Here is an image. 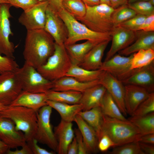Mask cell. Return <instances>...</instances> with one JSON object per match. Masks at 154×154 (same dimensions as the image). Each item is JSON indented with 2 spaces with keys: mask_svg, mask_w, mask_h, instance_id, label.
I'll return each mask as SVG.
<instances>
[{
  "mask_svg": "<svg viewBox=\"0 0 154 154\" xmlns=\"http://www.w3.org/2000/svg\"><path fill=\"white\" fill-rule=\"evenodd\" d=\"M47 100L45 93H35L22 90L9 106L25 107L37 112L41 108L47 105Z\"/></svg>",
  "mask_w": 154,
  "mask_h": 154,
  "instance_id": "ffe728a7",
  "label": "cell"
},
{
  "mask_svg": "<svg viewBox=\"0 0 154 154\" xmlns=\"http://www.w3.org/2000/svg\"><path fill=\"white\" fill-rule=\"evenodd\" d=\"M128 6L133 10L137 14L146 16L154 14V6L148 1H139L128 3Z\"/></svg>",
  "mask_w": 154,
  "mask_h": 154,
  "instance_id": "74e56055",
  "label": "cell"
},
{
  "mask_svg": "<svg viewBox=\"0 0 154 154\" xmlns=\"http://www.w3.org/2000/svg\"><path fill=\"white\" fill-rule=\"evenodd\" d=\"M110 154H145L141 149L138 142L127 143L116 147L112 151L109 152Z\"/></svg>",
  "mask_w": 154,
  "mask_h": 154,
  "instance_id": "8d00e7d4",
  "label": "cell"
},
{
  "mask_svg": "<svg viewBox=\"0 0 154 154\" xmlns=\"http://www.w3.org/2000/svg\"><path fill=\"white\" fill-rule=\"evenodd\" d=\"M74 131L78 146V154H88L82 134L79 129L76 128Z\"/></svg>",
  "mask_w": 154,
  "mask_h": 154,
  "instance_id": "f6af8a7d",
  "label": "cell"
},
{
  "mask_svg": "<svg viewBox=\"0 0 154 154\" xmlns=\"http://www.w3.org/2000/svg\"><path fill=\"white\" fill-rule=\"evenodd\" d=\"M85 5L92 6L100 4V0H82Z\"/></svg>",
  "mask_w": 154,
  "mask_h": 154,
  "instance_id": "db71d44e",
  "label": "cell"
},
{
  "mask_svg": "<svg viewBox=\"0 0 154 154\" xmlns=\"http://www.w3.org/2000/svg\"><path fill=\"white\" fill-rule=\"evenodd\" d=\"M149 0H131L128 3H133L134 2H135L136 1H148Z\"/></svg>",
  "mask_w": 154,
  "mask_h": 154,
  "instance_id": "6f0895ef",
  "label": "cell"
},
{
  "mask_svg": "<svg viewBox=\"0 0 154 154\" xmlns=\"http://www.w3.org/2000/svg\"><path fill=\"white\" fill-rule=\"evenodd\" d=\"M52 108L48 105L41 108L37 112V127L34 137L38 142L56 151L58 143L50 123Z\"/></svg>",
  "mask_w": 154,
  "mask_h": 154,
  "instance_id": "ba28073f",
  "label": "cell"
},
{
  "mask_svg": "<svg viewBox=\"0 0 154 154\" xmlns=\"http://www.w3.org/2000/svg\"><path fill=\"white\" fill-rule=\"evenodd\" d=\"M147 17L137 14L131 18L122 23L117 26L132 31H137L143 24Z\"/></svg>",
  "mask_w": 154,
  "mask_h": 154,
  "instance_id": "f35d334b",
  "label": "cell"
},
{
  "mask_svg": "<svg viewBox=\"0 0 154 154\" xmlns=\"http://www.w3.org/2000/svg\"><path fill=\"white\" fill-rule=\"evenodd\" d=\"M136 39L129 46L118 52L123 56L131 55L141 50H154V31H135Z\"/></svg>",
  "mask_w": 154,
  "mask_h": 154,
  "instance_id": "44dd1931",
  "label": "cell"
},
{
  "mask_svg": "<svg viewBox=\"0 0 154 154\" xmlns=\"http://www.w3.org/2000/svg\"><path fill=\"white\" fill-rule=\"evenodd\" d=\"M55 46L54 39L44 29L27 31L23 52L25 62L37 69L52 55Z\"/></svg>",
  "mask_w": 154,
  "mask_h": 154,
  "instance_id": "6da1fadb",
  "label": "cell"
},
{
  "mask_svg": "<svg viewBox=\"0 0 154 154\" xmlns=\"http://www.w3.org/2000/svg\"><path fill=\"white\" fill-rule=\"evenodd\" d=\"M154 112V93H151L149 96L139 106L131 116V118L140 117Z\"/></svg>",
  "mask_w": 154,
  "mask_h": 154,
  "instance_id": "d590c367",
  "label": "cell"
},
{
  "mask_svg": "<svg viewBox=\"0 0 154 154\" xmlns=\"http://www.w3.org/2000/svg\"><path fill=\"white\" fill-rule=\"evenodd\" d=\"M145 31H154V14L147 16L138 29Z\"/></svg>",
  "mask_w": 154,
  "mask_h": 154,
  "instance_id": "ee69618b",
  "label": "cell"
},
{
  "mask_svg": "<svg viewBox=\"0 0 154 154\" xmlns=\"http://www.w3.org/2000/svg\"><path fill=\"white\" fill-rule=\"evenodd\" d=\"M37 112L25 107L8 106L0 112V116L12 121L16 130L23 133L27 142L34 138L37 127Z\"/></svg>",
  "mask_w": 154,
  "mask_h": 154,
  "instance_id": "277c9868",
  "label": "cell"
},
{
  "mask_svg": "<svg viewBox=\"0 0 154 154\" xmlns=\"http://www.w3.org/2000/svg\"><path fill=\"white\" fill-rule=\"evenodd\" d=\"M138 129L142 135L154 133V112L128 120Z\"/></svg>",
  "mask_w": 154,
  "mask_h": 154,
  "instance_id": "1f68e13d",
  "label": "cell"
},
{
  "mask_svg": "<svg viewBox=\"0 0 154 154\" xmlns=\"http://www.w3.org/2000/svg\"><path fill=\"white\" fill-rule=\"evenodd\" d=\"M151 5L154 6V0H149L148 1Z\"/></svg>",
  "mask_w": 154,
  "mask_h": 154,
  "instance_id": "680465c9",
  "label": "cell"
},
{
  "mask_svg": "<svg viewBox=\"0 0 154 154\" xmlns=\"http://www.w3.org/2000/svg\"><path fill=\"white\" fill-rule=\"evenodd\" d=\"M99 83L105 88L110 94L123 115L126 116L127 113L124 102L125 86L123 83L104 71L99 79Z\"/></svg>",
  "mask_w": 154,
  "mask_h": 154,
  "instance_id": "5bb4252c",
  "label": "cell"
},
{
  "mask_svg": "<svg viewBox=\"0 0 154 154\" xmlns=\"http://www.w3.org/2000/svg\"><path fill=\"white\" fill-rule=\"evenodd\" d=\"M78 114L95 130L98 139L101 131L103 115L101 107H96L86 111H82Z\"/></svg>",
  "mask_w": 154,
  "mask_h": 154,
  "instance_id": "f1b7e54d",
  "label": "cell"
},
{
  "mask_svg": "<svg viewBox=\"0 0 154 154\" xmlns=\"http://www.w3.org/2000/svg\"><path fill=\"white\" fill-rule=\"evenodd\" d=\"M22 148L19 149L17 148L14 151L9 149L7 152V154H33L27 143L22 147Z\"/></svg>",
  "mask_w": 154,
  "mask_h": 154,
  "instance_id": "bcb514c9",
  "label": "cell"
},
{
  "mask_svg": "<svg viewBox=\"0 0 154 154\" xmlns=\"http://www.w3.org/2000/svg\"><path fill=\"white\" fill-rule=\"evenodd\" d=\"M122 82L137 85L146 89L150 93L154 91V61L142 67L133 69Z\"/></svg>",
  "mask_w": 154,
  "mask_h": 154,
  "instance_id": "2e32d148",
  "label": "cell"
},
{
  "mask_svg": "<svg viewBox=\"0 0 154 154\" xmlns=\"http://www.w3.org/2000/svg\"><path fill=\"white\" fill-rule=\"evenodd\" d=\"M38 1L39 2H41L46 1H48V0H38Z\"/></svg>",
  "mask_w": 154,
  "mask_h": 154,
  "instance_id": "94428289",
  "label": "cell"
},
{
  "mask_svg": "<svg viewBox=\"0 0 154 154\" xmlns=\"http://www.w3.org/2000/svg\"><path fill=\"white\" fill-rule=\"evenodd\" d=\"M67 154H78V146L75 137L68 146Z\"/></svg>",
  "mask_w": 154,
  "mask_h": 154,
  "instance_id": "681fc988",
  "label": "cell"
},
{
  "mask_svg": "<svg viewBox=\"0 0 154 154\" xmlns=\"http://www.w3.org/2000/svg\"><path fill=\"white\" fill-rule=\"evenodd\" d=\"M7 106L0 103V112L6 108Z\"/></svg>",
  "mask_w": 154,
  "mask_h": 154,
  "instance_id": "9f6ffc18",
  "label": "cell"
},
{
  "mask_svg": "<svg viewBox=\"0 0 154 154\" xmlns=\"http://www.w3.org/2000/svg\"><path fill=\"white\" fill-rule=\"evenodd\" d=\"M106 91L105 88L100 84L86 90L82 93L79 102V104L82 106V111H86L96 107L101 106Z\"/></svg>",
  "mask_w": 154,
  "mask_h": 154,
  "instance_id": "603a6c76",
  "label": "cell"
},
{
  "mask_svg": "<svg viewBox=\"0 0 154 154\" xmlns=\"http://www.w3.org/2000/svg\"><path fill=\"white\" fill-rule=\"evenodd\" d=\"M131 0H128V3H129L130 1Z\"/></svg>",
  "mask_w": 154,
  "mask_h": 154,
  "instance_id": "6125c7cd",
  "label": "cell"
},
{
  "mask_svg": "<svg viewBox=\"0 0 154 154\" xmlns=\"http://www.w3.org/2000/svg\"><path fill=\"white\" fill-rule=\"evenodd\" d=\"M103 72L100 69L89 70L72 64L66 76L73 77L80 82H88L99 80Z\"/></svg>",
  "mask_w": 154,
  "mask_h": 154,
  "instance_id": "83f0119b",
  "label": "cell"
},
{
  "mask_svg": "<svg viewBox=\"0 0 154 154\" xmlns=\"http://www.w3.org/2000/svg\"><path fill=\"white\" fill-rule=\"evenodd\" d=\"M124 102L127 114L131 116L139 106L149 96L146 89L133 84H125Z\"/></svg>",
  "mask_w": 154,
  "mask_h": 154,
  "instance_id": "ac0fdd59",
  "label": "cell"
},
{
  "mask_svg": "<svg viewBox=\"0 0 154 154\" xmlns=\"http://www.w3.org/2000/svg\"><path fill=\"white\" fill-rule=\"evenodd\" d=\"M100 4H105L111 6L110 0H100Z\"/></svg>",
  "mask_w": 154,
  "mask_h": 154,
  "instance_id": "11a10c76",
  "label": "cell"
},
{
  "mask_svg": "<svg viewBox=\"0 0 154 154\" xmlns=\"http://www.w3.org/2000/svg\"><path fill=\"white\" fill-rule=\"evenodd\" d=\"M48 1L49 5L52 9L57 13L63 8L62 0H48Z\"/></svg>",
  "mask_w": 154,
  "mask_h": 154,
  "instance_id": "c3c4849f",
  "label": "cell"
},
{
  "mask_svg": "<svg viewBox=\"0 0 154 154\" xmlns=\"http://www.w3.org/2000/svg\"><path fill=\"white\" fill-rule=\"evenodd\" d=\"M12 6L25 10L39 1L38 0H6Z\"/></svg>",
  "mask_w": 154,
  "mask_h": 154,
  "instance_id": "b9f144b4",
  "label": "cell"
},
{
  "mask_svg": "<svg viewBox=\"0 0 154 154\" xmlns=\"http://www.w3.org/2000/svg\"><path fill=\"white\" fill-rule=\"evenodd\" d=\"M97 44L92 41L87 40L80 44L75 43L64 45L72 64L79 65L88 53Z\"/></svg>",
  "mask_w": 154,
  "mask_h": 154,
  "instance_id": "484cf974",
  "label": "cell"
},
{
  "mask_svg": "<svg viewBox=\"0 0 154 154\" xmlns=\"http://www.w3.org/2000/svg\"><path fill=\"white\" fill-rule=\"evenodd\" d=\"M37 141L35 138L27 142L33 154H54L55 152L49 151L40 147L38 144Z\"/></svg>",
  "mask_w": 154,
  "mask_h": 154,
  "instance_id": "7bdbcfd3",
  "label": "cell"
},
{
  "mask_svg": "<svg viewBox=\"0 0 154 154\" xmlns=\"http://www.w3.org/2000/svg\"><path fill=\"white\" fill-rule=\"evenodd\" d=\"M110 42L107 41L96 45L86 54L79 66L89 70L99 69L103 62L104 51Z\"/></svg>",
  "mask_w": 154,
  "mask_h": 154,
  "instance_id": "cb8c5ba5",
  "label": "cell"
},
{
  "mask_svg": "<svg viewBox=\"0 0 154 154\" xmlns=\"http://www.w3.org/2000/svg\"><path fill=\"white\" fill-rule=\"evenodd\" d=\"M44 29L53 38L57 44H64L68 31L64 21L56 12L48 5L46 11V19Z\"/></svg>",
  "mask_w": 154,
  "mask_h": 154,
  "instance_id": "4fadbf2b",
  "label": "cell"
},
{
  "mask_svg": "<svg viewBox=\"0 0 154 154\" xmlns=\"http://www.w3.org/2000/svg\"><path fill=\"white\" fill-rule=\"evenodd\" d=\"M154 61V50H141L133 54L131 69L140 68Z\"/></svg>",
  "mask_w": 154,
  "mask_h": 154,
  "instance_id": "d6a6232c",
  "label": "cell"
},
{
  "mask_svg": "<svg viewBox=\"0 0 154 154\" xmlns=\"http://www.w3.org/2000/svg\"><path fill=\"white\" fill-rule=\"evenodd\" d=\"M116 147V144L107 135H103L98 140V148L101 152H105L110 148Z\"/></svg>",
  "mask_w": 154,
  "mask_h": 154,
  "instance_id": "60d3db41",
  "label": "cell"
},
{
  "mask_svg": "<svg viewBox=\"0 0 154 154\" xmlns=\"http://www.w3.org/2000/svg\"><path fill=\"white\" fill-rule=\"evenodd\" d=\"M112 43L107 53L105 61L112 58L119 51L131 44L136 39L135 31L117 26L114 27L111 33Z\"/></svg>",
  "mask_w": 154,
  "mask_h": 154,
  "instance_id": "e0dca14e",
  "label": "cell"
},
{
  "mask_svg": "<svg viewBox=\"0 0 154 154\" xmlns=\"http://www.w3.org/2000/svg\"><path fill=\"white\" fill-rule=\"evenodd\" d=\"M138 142L154 145V133L142 135L139 138Z\"/></svg>",
  "mask_w": 154,
  "mask_h": 154,
  "instance_id": "f907efd6",
  "label": "cell"
},
{
  "mask_svg": "<svg viewBox=\"0 0 154 154\" xmlns=\"http://www.w3.org/2000/svg\"><path fill=\"white\" fill-rule=\"evenodd\" d=\"M9 149H11L8 146L0 139V154H7Z\"/></svg>",
  "mask_w": 154,
  "mask_h": 154,
  "instance_id": "f5cc1de1",
  "label": "cell"
},
{
  "mask_svg": "<svg viewBox=\"0 0 154 154\" xmlns=\"http://www.w3.org/2000/svg\"><path fill=\"white\" fill-rule=\"evenodd\" d=\"M133 54L128 57L115 54L109 59L104 61L99 69L108 72L122 82L131 74Z\"/></svg>",
  "mask_w": 154,
  "mask_h": 154,
  "instance_id": "7c38bea8",
  "label": "cell"
},
{
  "mask_svg": "<svg viewBox=\"0 0 154 154\" xmlns=\"http://www.w3.org/2000/svg\"><path fill=\"white\" fill-rule=\"evenodd\" d=\"M72 64L64 44L55 43L54 53L43 64L37 69L44 78L54 82L66 76Z\"/></svg>",
  "mask_w": 154,
  "mask_h": 154,
  "instance_id": "8992f818",
  "label": "cell"
},
{
  "mask_svg": "<svg viewBox=\"0 0 154 154\" xmlns=\"http://www.w3.org/2000/svg\"><path fill=\"white\" fill-rule=\"evenodd\" d=\"M46 102L47 105L58 113L61 119L67 121H74L76 116L83 109L82 106L80 104H70L49 100Z\"/></svg>",
  "mask_w": 154,
  "mask_h": 154,
  "instance_id": "4316f807",
  "label": "cell"
},
{
  "mask_svg": "<svg viewBox=\"0 0 154 154\" xmlns=\"http://www.w3.org/2000/svg\"><path fill=\"white\" fill-rule=\"evenodd\" d=\"M99 84V80L83 82L73 77L65 76L54 82V86L51 90L58 91H73L82 93L89 88Z\"/></svg>",
  "mask_w": 154,
  "mask_h": 154,
  "instance_id": "7402d4cb",
  "label": "cell"
},
{
  "mask_svg": "<svg viewBox=\"0 0 154 154\" xmlns=\"http://www.w3.org/2000/svg\"><path fill=\"white\" fill-rule=\"evenodd\" d=\"M139 146L145 154H154V145L138 142Z\"/></svg>",
  "mask_w": 154,
  "mask_h": 154,
  "instance_id": "7dc6e473",
  "label": "cell"
},
{
  "mask_svg": "<svg viewBox=\"0 0 154 154\" xmlns=\"http://www.w3.org/2000/svg\"><path fill=\"white\" fill-rule=\"evenodd\" d=\"M72 122L62 119L54 129V133L58 143L56 151L58 154H67L68 146L74 137Z\"/></svg>",
  "mask_w": 154,
  "mask_h": 154,
  "instance_id": "d6986e66",
  "label": "cell"
},
{
  "mask_svg": "<svg viewBox=\"0 0 154 154\" xmlns=\"http://www.w3.org/2000/svg\"><path fill=\"white\" fill-rule=\"evenodd\" d=\"M74 121L82 134L88 154L96 153L98 149V139L95 130L78 114Z\"/></svg>",
  "mask_w": 154,
  "mask_h": 154,
  "instance_id": "d4e9b609",
  "label": "cell"
},
{
  "mask_svg": "<svg viewBox=\"0 0 154 154\" xmlns=\"http://www.w3.org/2000/svg\"><path fill=\"white\" fill-rule=\"evenodd\" d=\"M0 139L10 149L22 147L27 143L24 133L16 130L13 122L0 116Z\"/></svg>",
  "mask_w": 154,
  "mask_h": 154,
  "instance_id": "9a60e30c",
  "label": "cell"
},
{
  "mask_svg": "<svg viewBox=\"0 0 154 154\" xmlns=\"http://www.w3.org/2000/svg\"><path fill=\"white\" fill-rule=\"evenodd\" d=\"M11 6L9 3L0 4V53L14 58V46L9 38V36L13 35L9 20L11 17L10 9Z\"/></svg>",
  "mask_w": 154,
  "mask_h": 154,
  "instance_id": "30bf717a",
  "label": "cell"
},
{
  "mask_svg": "<svg viewBox=\"0 0 154 154\" xmlns=\"http://www.w3.org/2000/svg\"><path fill=\"white\" fill-rule=\"evenodd\" d=\"M85 5V15L76 19L94 31L111 33L114 28L112 15L115 9L105 4L92 6Z\"/></svg>",
  "mask_w": 154,
  "mask_h": 154,
  "instance_id": "5b68a950",
  "label": "cell"
},
{
  "mask_svg": "<svg viewBox=\"0 0 154 154\" xmlns=\"http://www.w3.org/2000/svg\"><path fill=\"white\" fill-rule=\"evenodd\" d=\"M103 134L108 135L116 147L138 142L142 136L138 129L129 120L111 117L103 114L101 131L98 140Z\"/></svg>",
  "mask_w": 154,
  "mask_h": 154,
  "instance_id": "7a4b0ae2",
  "label": "cell"
},
{
  "mask_svg": "<svg viewBox=\"0 0 154 154\" xmlns=\"http://www.w3.org/2000/svg\"><path fill=\"white\" fill-rule=\"evenodd\" d=\"M110 1L111 6L114 9L128 3V0H110Z\"/></svg>",
  "mask_w": 154,
  "mask_h": 154,
  "instance_id": "816d5d0a",
  "label": "cell"
},
{
  "mask_svg": "<svg viewBox=\"0 0 154 154\" xmlns=\"http://www.w3.org/2000/svg\"><path fill=\"white\" fill-rule=\"evenodd\" d=\"M19 67L13 58L2 56L0 53V74L6 71L14 72Z\"/></svg>",
  "mask_w": 154,
  "mask_h": 154,
  "instance_id": "ab89813d",
  "label": "cell"
},
{
  "mask_svg": "<svg viewBox=\"0 0 154 154\" xmlns=\"http://www.w3.org/2000/svg\"><path fill=\"white\" fill-rule=\"evenodd\" d=\"M23 91L32 93H46L53 88L54 82L49 81L42 75L33 66L25 62L21 67L14 72Z\"/></svg>",
  "mask_w": 154,
  "mask_h": 154,
  "instance_id": "52a82bcc",
  "label": "cell"
},
{
  "mask_svg": "<svg viewBox=\"0 0 154 154\" xmlns=\"http://www.w3.org/2000/svg\"><path fill=\"white\" fill-rule=\"evenodd\" d=\"M58 13L65 23L68 31L64 45L73 44L83 40H90L97 44L111 40V33H99L92 30L63 8Z\"/></svg>",
  "mask_w": 154,
  "mask_h": 154,
  "instance_id": "3957f363",
  "label": "cell"
},
{
  "mask_svg": "<svg viewBox=\"0 0 154 154\" xmlns=\"http://www.w3.org/2000/svg\"><path fill=\"white\" fill-rule=\"evenodd\" d=\"M137 14L133 10L128 6L127 5H123L115 9L112 15L114 27L118 26Z\"/></svg>",
  "mask_w": 154,
  "mask_h": 154,
  "instance_id": "e575fe53",
  "label": "cell"
},
{
  "mask_svg": "<svg viewBox=\"0 0 154 154\" xmlns=\"http://www.w3.org/2000/svg\"><path fill=\"white\" fill-rule=\"evenodd\" d=\"M22 90L14 72L6 71L0 74V103L10 106Z\"/></svg>",
  "mask_w": 154,
  "mask_h": 154,
  "instance_id": "8fae6325",
  "label": "cell"
},
{
  "mask_svg": "<svg viewBox=\"0 0 154 154\" xmlns=\"http://www.w3.org/2000/svg\"><path fill=\"white\" fill-rule=\"evenodd\" d=\"M62 3L63 8L76 19L86 13V5L82 0H62Z\"/></svg>",
  "mask_w": 154,
  "mask_h": 154,
  "instance_id": "836d02e7",
  "label": "cell"
},
{
  "mask_svg": "<svg viewBox=\"0 0 154 154\" xmlns=\"http://www.w3.org/2000/svg\"><path fill=\"white\" fill-rule=\"evenodd\" d=\"M48 1L38 2L23 11L18 19L19 22L27 31L44 29L46 19Z\"/></svg>",
  "mask_w": 154,
  "mask_h": 154,
  "instance_id": "9c48e42d",
  "label": "cell"
},
{
  "mask_svg": "<svg viewBox=\"0 0 154 154\" xmlns=\"http://www.w3.org/2000/svg\"><path fill=\"white\" fill-rule=\"evenodd\" d=\"M47 100L70 104H79L82 93L73 91H58L50 90L45 93Z\"/></svg>",
  "mask_w": 154,
  "mask_h": 154,
  "instance_id": "f546056e",
  "label": "cell"
},
{
  "mask_svg": "<svg viewBox=\"0 0 154 154\" xmlns=\"http://www.w3.org/2000/svg\"><path fill=\"white\" fill-rule=\"evenodd\" d=\"M2 3H8V2L6 1V0H0V4Z\"/></svg>",
  "mask_w": 154,
  "mask_h": 154,
  "instance_id": "91938a15",
  "label": "cell"
},
{
  "mask_svg": "<svg viewBox=\"0 0 154 154\" xmlns=\"http://www.w3.org/2000/svg\"><path fill=\"white\" fill-rule=\"evenodd\" d=\"M100 107L102 113L105 115L122 120H127L107 90L103 98Z\"/></svg>",
  "mask_w": 154,
  "mask_h": 154,
  "instance_id": "4dcf8cb0",
  "label": "cell"
}]
</instances>
